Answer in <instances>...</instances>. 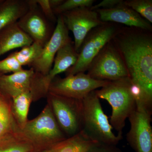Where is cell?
I'll list each match as a JSON object with an SVG mask.
<instances>
[{"mask_svg":"<svg viewBox=\"0 0 152 152\" xmlns=\"http://www.w3.org/2000/svg\"><path fill=\"white\" fill-rule=\"evenodd\" d=\"M152 32L121 28L113 39L124 61L132 85L136 107L152 112Z\"/></svg>","mask_w":152,"mask_h":152,"instance_id":"6da1fadb","label":"cell"},{"mask_svg":"<svg viewBox=\"0 0 152 152\" xmlns=\"http://www.w3.org/2000/svg\"><path fill=\"white\" fill-rule=\"evenodd\" d=\"M15 130L29 143L33 152H39L50 148L67 138L60 129L50 104L39 115L27 122L22 129Z\"/></svg>","mask_w":152,"mask_h":152,"instance_id":"7a4b0ae2","label":"cell"},{"mask_svg":"<svg viewBox=\"0 0 152 152\" xmlns=\"http://www.w3.org/2000/svg\"><path fill=\"white\" fill-rule=\"evenodd\" d=\"M99 99L106 100L112 107L110 124L122 133L126 121L136 109L135 96L129 77L110 81L100 89L96 90Z\"/></svg>","mask_w":152,"mask_h":152,"instance_id":"3957f363","label":"cell"},{"mask_svg":"<svg viewBox=\"0 0 152 152\" xmlns=\"http://www.w3.org/2000/svg\"><path fill=\"white\" fill-rule=\"evenodd\" d=\"M95 91L82 99L81 131L94 141L117 145L123 138L122 133H118L116 135L113 132V128L104 113Z\"/></svg>","mask_w":152,"mask_h":152,"instance_id":"277c9868","label":"cell"},{"mask_svg":"<svg viewBox=\"0 0 152 152\" xmlns=\"http://www.w3.org/2000/svg\"><path fill=\"white\" fill-rule=\"evenodd\" d=\"M121 29L118 24L107 22L91 30L82 43L77 62L66 72V76L87 72L96 56Z\"/></svg>","mask_w":152,"mask_h":152,"instance_id":"5b68a950","label":"cell"},{"mask_svg":"<svg viewBox=\"0 0 152 152\" xmlns=\"http://www.w3.org/2000/svg\"><path fill=\"white\" fill-rule=\"evenodd\" d=\"M87 72L91 77L99 80L113 81L129 77L124 61L113 39L101 50Z\"/></svg>","mask_w":152,"mask_h":152,"instance_id":"8992f818","label":"cell"},{"mask_svg":"<svg viewBox=\"0 0 152 152\" xmlns=\"http://www.w3.org/2000/svg\"><path fill=\"white\" fill-rule=\"evenodd\" d=\"M47 96L57 123L66 137H71L80 133L83 122L82 100L49 93Z\"/></svg>","mask_w":152,"mask_h":152,"instance_id":"52a82bcc","label":"cell"},{"mask_svg":"<svg viewBox=\"0 0 152 152\" xmlns=\"http://www.w3.org/2000/svg\"><path fill=\"white\" fill-rule=\"evenodd\" d=\"M109 82L95 80L83 72L66 76L64 78L57 76L49 86L48 93L70 99L82 100L91 92L102 88Z\"/></svg>","mask_w":152,"mask_h":152,"instance_id":"ba28073f","label":"cell"},{"mask_svg":"<svg viewBox=\"0 0 152 152\" xmlns=\"http://www.w3.org/2000/svg\"><path fill=\"white\" fill-rule=\"evenodd\" d=\"M79 53L75 49L74 43L71 40L63 46L57 53L53 66L48 75H43L35 72L32 86L34 91L39 96H45L48 93L49 86L59 74L66 72L77 62Z\"/></svg>","mask_w":152,"mask_h":152,"instance_id":"9c48e42d","label":"cell"},{"mask_svg":"<svg viewBox=\"0 0 152 152\" xmlns=\"http://www.w3.org/2000/svg\"><path fill=\"white\" fill-rule=\"evenodd\" d=\"M152 113L136 107L128 118L130 129L127 140L136 152H152Z\"/></svg>","mask_w":152,"mask_h":152,"instance_id":"30bf717a","label":"cell"},{"mask_svg":"<svg viewBox=\"0 0 152 152\" xmlns=\"http://www.w3.org/2000/svg\"><path fill=\"white\" fill-rule=\"evenodd\" d=\"M61 15L68 30L73 34L74 46L78 53L87 34L94 28L104 23L96 11L91 10L89 8H79Z\"/></svg>","mask_w":152,"mask_h":152,"instance_id":"8fae6325","label":"cell"},{"mask_svg":"<svg viewBox=\"0 0 152 152\" xmlns=\"http://www.w3.org/2000/svg\"><path fill=\"white\" fill-rule=\"evenodd\" d=\"M72 40L62 16H57L56 28L53 34L42 49L40 56L29 66L36 72L43 75L51 69L57 53L63 46Z\"/></svg>","mask_w":152,"mask_h":152,"instance_id":"7c38bea8","label":"cell"},{"mask_svg":"<svg viewBox=\"0 0 152 152\" xmlns=\"http://www.w3.org/2000/svg\"><path fill=\"white\" fill-rule=\"evenodd\" d=\"M28 2V10L17 22V24L34 42L45 46L51 37L55 29H53L36 0H29Z\"/></svg>","mask_w":152,"mask_h":152,"instance_id":"4fadbf2b","label":"cell"},{"mask_svg":"<svg viewBox=\"0 0 152 152\" xmlns=\"http://www.w3.org/2000/svg\"><path fill=\"white\" fill-rule=\"evenodd\" d=\"M104 23L121 24L129 27L141 29L151 31L152 25L135 11L122 4L110 9H101L96 10Z\"/></svg>","mask_w":152,"mask_h":152,"instance_id":"5bb4252c","label":"cell"},{"mask_svg":"<svg viewBox=\"0 0 152 152\" xmlns=\"http://www.w3.org/2000/svg\"><path fill=\"white\" fill-rule=\"evenodd\" d=\"M35 72L33 69H23L10 75L0 77V91L12 99L31 91V84Z\"/></svg>","mask_w":152,"mask_h":152,"instance_id":"9a60e30c","label":"cell"},{"mask_svg":"<svg viewBox=\"0 0 152 152\" xmlns=\"http://www.w3.org/2000/svg\"><path fill=\"white\" fill-rule=\"evenodd\" d=\"M34 41L19 27L16 23L0 31V57L14 49L29 45Z\"/></svg>","mask_w":152,"mask_h":152,"instance_id":"2e32d148","label":"cell"},{"mask_svg":"<svg viewBox=\"0 0 152 152\" xmlns=\"http://www.w3.org/2000/svg\"><path fill=\"white\" fill-rule=\"evenodd\" d=\"M28 8V1H3L0 4V31L8 25L16 23Z\"/></svg>","mask_w":152,"mask_h":152,"instance_id":"e0dca14e","label":"cell"},{"mask_svg":"<svg viewBox=\"0 0 152 152\" xmlns=\"http://www.w3.org/2000/svg\"><path fill=\"white\" fill-rule=\"evenodd\" d=\"M81 131L49 149L50 152H88L95 143Z\"/></svg>","mask_w":152,"mask_h":152,"instance_id":"ac0fdd59","label":"cell"},{"mask_svg":"<svg viewBox=\"0 0 152 152\" xmlns=\"http://www.w3.org/2000/svg\"><path fill=\"white\" fill-rule=\"evenodd\" d=\"M11 104L13 117L19 129H22L27 122L30 104L33 101L31 91L26 92L12 99Z\"/></svg>","mask_w":152,"mask_h":152,"instance_id":"d6986e66","label":"cell"},{"mask_svg":"<svg viewBox=\"0 0 152 152\" xmlns=\"http://www.w3.org/2000/svg\"><path fill=\"white\" fill-rule=\"evenodd\" d=\"M9 98L0 91V139L13 132L17 126Z\"/></svg>","mask_w":152,"mask_h":152,"instance_id":"ffe728a7","label":"cell"},{"mask_svg":"<svg viewBox=\"0 0 152 152\" xmlns=\"http://www.w3.org/2000/svg\"><path fill=\"white\" fill-rule=\"evenodd\" d=\"M29 143L22 138L15 129L0 139V152H33Z\"/></svg>","mask_w":152,"mask_h":152,"instance_id":"44dd1931","label":"cell"},{"mask_svg":"<svg viewBox=\"0 0 152 152\" xmlns=\"http://www.w3.org/2000/svg\"><path fill=\"white\" fill-rule=\"evenodd\" d=\"M44 46L37 42L23 47L19 51L13 53L14 55L22 66H29L40 56Z\"/></svg>","mask_w":152,"mask_h":152,"instance_id":"7402d4cb","label":"cell"},{"mask_svg":"<svg viewBox=\"0 0 152 152\" xmlns=\"http://www.w3.org/2000/svg\"><path fill=\"white\" fill-rule=\"evenodd\" d=\"M124 4L137 12L151 23H152V0H127Z\"/></svg>","mask_w":152,"mask_h":152,"instance_id":"603a6c76","label":"cell"},{"mask_svg":"<svg viewBox=\"0 0 152 152\" xmlns=\"http://www.w3.org/2000/svg\"><path fill=\"white\" fill-rule=\"evenodd\" d=\"M94 0H66L57 8L54 9V13L56 16L75 10L79 8H90L93 5Z\"/></svg>","mask_w":152,"mask_h":152,"instance_id":"cb8c5ba5","label":"cell"},{"mask_svg":"<svg viewBox=\"0 0 152 152\" xmlns=\"http://www.w3.org/2000/svg\"><path fill=\"white\" fill-rule=\"evenodd\" d=\"M23 69V66L17 59L13 53L6 58L0 61V75L12 72V73Z\"/></svg>","mask_w":152,"mask_h":152,"instance_id":"d4e9b609","label":"cell"},{"mask_svg":"<svg viewBox=\"0 0 152 152\" xmlns=\"http://www.w3.org/2000/svg\"><path fill=\"white\" fill-rule=\"evenodd\" d=\"M42 13L49 22L52 23H57V16L54 13L49 0H36Z\"/></svg>","mask_w":152,"mask_h":152,"instance_id":"484cf974","label":"cell"},{"mask_svg":"<svg viewBox=\"0 0 152 152\" xmlns=\"http://www.w3.org/2000/svg\"><path fill=\"white\" fill-rule=\"evenodd\" d=\"M88 152H122L117 145L96 142Z\"/></svg>","mask_w":152,"mask_h":152,"instance_id":"4316f807","label":"cell"},{"mask_svg":"<svg viewBox=\"0 0 152 152\" xmlns=\"http://www.w3.org/2000/svg\"><path fill=\"white\" fill-rule=\"evenodd\" d=\"M123 2L122 0H104L97 4L93 5L90 9L94 11L101 9H110L122 4Z\"/></svg>","mask_w":152,"mask_h":152,"instance_id":"83f0119b","label":"cell"},{"mask_svg":"<svg viewBox=\"0 0 152 152\" xmlns=\"http://www.w3.org/2000/svg\"><path fill=\"white\" fill-rule=\"evenodd\" d=\"M64 1V0H49V2L53 10L54 9L61 4Z\"/></svg>","mask_w":152,"mask_h":152,"instance_id":"f1b7e54d","label":"cell"},{"mask_svg":"<svg viewBox=\"0 0 152 152\" xmlns=\"http://www.w3.org/2000/svg\"><path fill=\"white\" fill-rule=\"evenodd\" d=\"M39 152H49V150H46V151H42Z\"/></svg>","mask_w":152,"mask_h":152,"instance_id":"f546056e","label":"cell"},{"mask_svg":"<svg viewBox=\"0 0 152 152\" xmlns=\"http://www.w3.org/2000/svg\"><path fill=\"white\" fill-rule=\"evenodd\" d=\"M3 1H0V4Z\"/></svg>","mask_w":152,"mask_h":152,"instance_id":"4dcf8cb0","label":"cell"},{"mask_svg":"<svg viewBox=\"0 0 152 152\" xmlns=\"http://www.w3.org/2000/svg\"><path fill=\"white\" fill-rule=\"evenodd\" d=\"M1 75H0V77H1Z\"/></svg>","mask_w":152,"mask_h":152,"instance_id":"1f68e13d","label":"cell"}]
</instances>
